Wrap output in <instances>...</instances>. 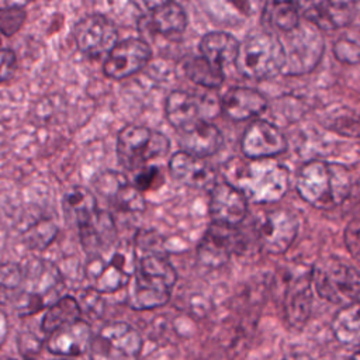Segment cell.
<instances>
[{"label":"cell","mask_w":360,"mask_h":360,"mask_svg":"<svg viewBox=\"0 0 360 360\" xmlns=\"http://www.w3.org/2000/svg\"><path fill=\"white\" fill-rule=\"evenodd\" d=\"M353 183L352 173L345 165L314 159L301 166L295 188L309 205L318 210H332L345 204Z\"/></svg>","instance_id":"1"},{"label":"cell","mask_w":360,"mask_h":360,"mask_svg":"<svg viewBox=\"0 0 360 360\" xmlns=\"http://www.w3.org/2000/svg\"><path fill=\"white\" fill-rule=\"evenodd\" d=\"M226 174L228 183L256 204L276 202L288 190V170L276 159H235L228 163Z\"/></svg>","instance_id":"2"},{"label":"cell","mask_w":360,"mask_h":360,"mask_svg":"<svg viewBox=\"0 0 360 360\" xmlns=\"http://www.w3.org/2000/svg\"><path fill=\"white\" fill-rule=\"evenodd\" d=\"M136 267L129 281L128 304L138 311L165 305L172 295L177 273L163 252H135Z\"/></svg>","instance_id":"3"},{"label":"cell","mask_w":360,"mask_h":360,"mask_svg":"<svg viewBox=\"0 0 360 360\" xmlns=\"http://www.w3.org/2000/svg\"><path fill=\"white\" fill-rule=\"evenodd\" d=\"M136 267L134 243L118 239L108 250L87 259L86 277L93 291L114 292L128 285Z\"/></svg>","instance_id":"4"},{"label":"cell","mask_w":360,"mask_h":360,"mask_svg":"<svg viewBox=\"0 0 360 360\" xmlns=\"http://www.w3.org/2000/svg\"><path fill=\"white\" fill-rule=\"evenodd\" d=\"M235 65L245 77L266 80L281 73L284 52L277 35L271 32H252L240 44Z\"/></svg>","instance_id":"5"},{"label":"cell","mask_w":360,"mask_h":360,"mask_svg":"<svg viewBox=\"0 0 360 360\" xmlns=\"http://www.w3.org/2000/svg\"><path fill=\"white\" fill-rule=\"evenodd\" d=\"M311 281L329 302L347 305L360 301V271L338 257L319 260L311 271Z\"/></svg>","instance_id":"6"},{"label":"cell","mask_w":360,"mask_h":360,"mask_svg":"<svg viewBox=\"0 0 360 360\" xmlns=\"http://www.w3.org/2000/svg\"><path fill=\"white\" fill-rule=\"evenodd\" d=\"M169 148L166 135L136 124L124 127L117 138L118 162L127 170L143 169L148 162L165 156Z\"/></svg>","instance_id":"7"},{"label":"cell","mask_w":360,"mask_h":360,"mask_svg":"<svg viewBox=\"0 0 360 360\" xmlns=\"http://www.w3.org/2000/svg\"><path fill=\"white\" fill-rule=\"evenodd\" d=\"M280 39L284 52V66L281 73L298 76L311 72L322 59L325 42L321 31L309 21L298 24L297 28L284 34Z\"/></svg>","instance_id":"8"},{"label":"cell","mask_w":360,"mask_h":360,"mask_svg":"<svg viewBox=\"0 0 360 360\" xmlns=\"http://www.w3.org/2000/svg\"><path fill=\"white\" fill-rule=\"evenodd\" d=\"M22 271V291L14 305L21 315H28L46 305V298L58 291L62 278L53 263L42 259L30 260Z\"/></svg>","instance_id":"9"},{"label":"cell","mask_w":360,"mask_h":360,"mask_svg":"<svg viewBox=\"0 0 360 360\" xmlns=\"http://www.w3.org/2000/svg\"><path fill=\"white\" fill-rule=\"evenodd\" d=\"M141 335L125 322L104 325L90 342V360H138Z\"/></svg>","instance_id":"10"},{"label":"cell","mask_w":360,"mask_h":360,"mask_svg":"<svg viewBox=\"0 0 360 360\" xmlns=\"http://www.w3.org/2000/svg\"><path fill=\"white\" fill-rule=\"evenodd\" d=\"M73 37L77 48L90 58L108 53L118 42V31L103 14H89L76 22Z\"/></svg>","instance_id":"11"},{"label":"cell","mask_w":360,"mask_h":360,"mask_svg":"<svg viewBox=\"0 0 360 360\" xmlns=\"http://www.w3.org/2000/svg\"><path fill=\"white\" fill-rule=\"evenodd\" d=\"M297 217L284 208L266 212L257 224V239L271 255H281L292 245L298 233Z\"/></svg>","instance_id":"12"},{"label":"cell","mask_w":360,"mask_h":360,"mask_svg":"<svg viewBox=\"0 0 360 360\" xmlns=\"http://www.w3.org/2000/svg\"><path fill=\"white\" fill-rule=\"evenodd\" d=\"M152 56L150 46L141 38H127L114 45L103 63V72L110 79H125L146 66Z\"/></svg>","instance_id":"13"},{"label":"cell","mask_w":360,"mask_h":360,"mask_svg":"<svg viewBox=\"0 0 360 360\" xmlns=\"http://www.w3.org/2000/svg\"><path fill=\"white\" fill-rule=\"evenodd\" d=\"M212 104L205 96L173 90L166 98L165 112L170 125L180 131L198 121H207V118L214 117L215 108H212Z\"/></svg>","instance_id":"14"},{"label":"cell","mask_w":360,"mask_h":360,"mask_svg":"<svg viewBox=\"0 0 360 360\" xmlns=\"http://www.w3.org/2000/svg\"><path fill=\"white\" fill-rule=\"evenodd\" d=\"M240 148L248 159H273L287 149V141L274 124L256 120L245 129Z\"/></svg>","instance_id":"15"},{"label":"cell","mask_w":360,"mask_h":360,"mask_svg":"<svg viewBox=\"0 0 360 360\" xmlns=\"http://www.w3.org/2000/svg\"><path fill=\"white\" fill-rule=\"evenodd\" d=\"M94 186L114 208L122 212H142L145 210L142 193L120 172H103L94 180Z\"/></svg>","instance_id":"16"},{"label":"cell","mask_w":360,"mask_h":360,"mask_svg":"<svg viewBox=\"0 0 360 360\" xmlns=\"http://www.w3.org/2000/svg\"><path fill=\"white\" fill-rule=\"evenodd\" d=\"M212 222L236 228L248 214V200L228 181H218L210 190Z\"/></svg>","instance_id":"17"},{"label":"cell","mask_w":360,"mask_h":360,"mask_svg":"<svg viewBox=\"0 0 360 360\" xmlns=\"http://www.w3.org/2000/svg\"><path fill=\"white\" fill-rule=\"evenodd\" d=\"M238 240L239 233L236 228L212 222L197 248V256L205 266L218 267L236 250L239 246Z\"/></svg>","instance_id":"18"},{"label":"cell","mask_w":360,"mask_h":360,"mask_svg":"<svg viewBox=\"0 0 360 360\" xmlns=\"http://www.w3.org/2000/svg\"><path fill=\"white\" fill-rule=\"evenodd\" d=\"M169 170L176 180L193 188L211 190L218 183L217 170L205 159L184 150H179L170 158Z\"/></svg>","instance_id":"19"},{"label":"cell","mask_w":360,"mask_h":360,"mask_svg":"<svg viewBox=\"0 0 360 360\" xmlns=\"http://www.w3.org/2000/svg\"><path fill=\"white\" fill-rule=\"evenodd\" d=\"M80 243L89 257L108 250L117 240L118 233L112 215L97 210L91 217L77 225Z\"/></svg>","instance_id":"20"},{"label":"cell","mask_w":360,"mask_h":360,"mask_svg":"<svg viewBox=\"0 0 360 360\" xmlns=\"http://www.w3.org/2000/svg\"><path fill=\"white\" fill-rule=\"evenodd\" d=\"M187 27V15L183 7L174 1H163L155 4L146 15L139 21L143 32L160 35H179Z\"/></svg>","instance_id":"21"},{"label":"cell","mask_w":360,"mask_h":360,"mask_svg":"<svg viewBox=\"0 0 360 360\" xmlns=\"http://www.w3.org/2000/svg\"><path fill=\"white\" fill-rule=\"evenodd\" d=\"M311 274L292 278L285 290L284 315L285 321L294 329H302L308 322L312 307Z\"/></svg>","instance_id":"22"},{"label":"cell","mask_w":360,"mask_h":360,"mask_svg":"<svg viewBox=\"0 0 360 360\" xmlns=\"http://www.w3.org/2000/svg\"><path fill=\"white\" fill-rule=\"evenodd\" d=\"M180 143L184 152L195 158L205 159L221 149L224 136L214 124L208 121H198L180 129Z\"/></svg>","instance_id":"23"},{"label":"cell","mask_w":360,"mask_h":360,"mask_svg":"<svg viewBox=\"0 0 360 360\" xmlns=\"http://www.w3.org/2000/svg\"><path fill=\"white\" fill-rule=\"evenodd\" d=\"M302 14L319 31H332L350 24L354 15V3L315 1L307 4Z\"/></svg>","instance_id":"24"},{"label":"cell","mask_w":360,"mask_h":360,"mask_svg":"<svg viewBox=\"0 0 360 360\" xmlns=\"http://www.w3.org/2000/svg\"><path fill=\"white\" fill-rule=\"evenodd\" d=\"M219 107L228 118L245 121L262 114L267 107V100L255 89L233 87L224 94Z\"/></svg>","instance_id":"25"},{"label":"cell","mask_w":360,"mask_h":360,"mask_svg":"<svg viewBox=\"0 0 360 360\" xmlns=\"http://www.w3.org/2000/svg\"><path fill=\"white\" fill-rule=\"evenodd\" d=\"M91 342L90 325L86 321H76L49 333L46 347L60 356H79L89 350Z\"/></svg>","instance_id":"26"},{"label":"cell","mask_w":360,"mask_h":360,"mask_svg":"<svg viewBox=\"0 0 360 360\" xmlns=\"http://www.w3.org/2000/svg\"><path fill=\"white\" fill-rule=\"evenodd\" d=\"M239 44L240 42L233 35L222 31H214L201 38L200 53L207 62L224 70L225 66L235 63Z\"/></svg>","instance_id":"27"},{"label":"cell","mask_w":360,"mask_h":360,"mask_svg":"<svg viewBox=\"0 0 360 360\" xmlns=\"http://www.w3.org/2000/svg\"><path fill=\"white\" fill-rule=\"evenodd\" d=\"M330 329L342 345L360 346V301L343 305L335 314Z\"/></svg>","instance_id":"28"},{"label":"cell","mask_w":360,"mask_h":360,"mask_svg":"<svg viewBox=\"0 0 360 360\" xmlns=\"http://www.w3.org/2000/svg\"><path fill=\"white\" fill-rule=\"evenodd\" d=\"M62 208L66 219L73 222L76 226L98 210L94 194L82 186L72 187L65 193Z\"/></svg>","instance_id":"29"},{"label":"cell","mask_w":360,"mask_h":360,"mask_svg":"<svg viewBox=\"0 0 360 360\" xmlns=\"http://www.w3.org/2000/svg\"><path fill=\"white\" fill-rule=\"evenodd\" d=\"M80 307L76 298L73 297H62L56 300L45 312L42 319V330L46 333H52L53 330L70 325L80 319Z\"/></svg>","instance_id":"30"},{"label":"cell","mask_w":360,"mask_h":360,"mask_svg":"<svg viewBox=\"0 0 360 360\" xmlns=\"http://www.w3.org/2000/svg\"><path fill=\"white\" fill-rule=\"evenodd\" d=\"M263 17L267 24L280 32L287 34L300 24L298 4L292 1H267L264 4Z\"/></svg>","instance_id":"31"},{"label":"cell","mask_w":360,"mask_h":360,"mask_svg":"<svg viewBox=\"0 0 360 360\" xmlns=\"http://www.w3.org/2000/svg\"><path fill=\"white\" fill-rule=\"evenodd\" d=\"M184 72L190 80L205 89H218L225 79L222 69L211 65L201 56L190 58L184 65Z\"/></svg>","instance_id":"32"},{"label":"cell","mask_w":360,"mask_h":360,"mask_svg":"<svg viewBox=\"0 0 360 360\" xmlns=\"http://www.w3.org/2000/svg\"><path fill=\"white\" fill-rule=\"evenodd\" d=\"M24 271L18 263L0 264V305L14 304L22 291Z\"/></svg>","instance_id":"33"},{"label":"cell","mask_w":360,"mask_h":360,"mask_svg":"<svg viewBox=\"0 0 360 360\" xmlns=\"http://www.w3.org/2000/svg\"><path fill=\"white\" fill-rule=\"evenodd\" d=\"M333 53L343 63H360V27H354L340 35L333 45Z\"/></svg>","instance_id":"34"},{"label":"cell","mask_w":360,"mask_h":360,"mask_svg":"<svg viewBox=\"0 0 360 360\" xmlns=\"http://www.w3.org/2000/svg\"><path fill=\"white\" fill-rule=\"evenodd\" d=\"M25 21V10L18 6L0 8V34L6 37L14 35Z\"/></svg>","instance_id":"35"},{"label":"cell","mask_w":360,"mask_h":360,"mask_svg":"<svg viewBox=\"0 0 360 360\" xmlns=\"http://www.w3.org/2000/svg\"><path fill=\"white\" fill-rule=\"evenodd\" d=\"M330 128L343 136L350 138H360V112L349 111L338 115L332 124Z\"/></svg>","instance_id":"36"},{"label":"cell","mask_w":360,"mask_h":360,"mask_svg":"<svg viewBox=\"0 0 360 360\" xmlns=\"http://www.w3.org/2000/svg\"><path fill=\"white\" fill-rule=\"evenodd\" d=\"M56 228L53 224L51 222H39L35 226H32L30 229V236H28V242L31 246H35L38 249H42V246H46L55 236L56 233Z\"/></svg>","instance_id":"37"},{"label":"cell","mask_w":360,"mask_h":360,"mask_svg":"<svg viewBox=\"0 0 360 360\" xmlns=\"http://www.w3.org/2000/svg\"><path fill=\"white\" fill-rule=\"evenodd\" d=\"M345 243L349 253L360 262V217L353 218L345 229Z\"/></svg>","instance_id":"38"},{"label":"cell","mask_w":360,"mask_h":360,"mask_svg":"<svg viewBox=\"0 0 360 360\" xmlns=\"http://www.w3.org/2000/svg\"><path fill=\"white\" fill-rule=\"evenodd\" d=\"M159 181H160V172L158 167L152 166V167H145L138 173V176L135 177L134 186L139 191H146L153 188Z\"/></svg>","instance_id":"39"},{"label":"cell","mask_w":360,"mask_h":360,"mask_svg":"<svg viewBox=\"0 0 360 360\" xmlns=\"http://www.w3.org/2000/svg\"><path fill=\"white\" fill-rule=\"evenodd\" d=\"M17 68V58L11 49L0 48V83L8 80Z\"/></svg>","instance_id":"40"},{"label":"cell","mask_w":360,"mask_h":360,"mask_svg":"<svg viewBox=\"0 0 360 360\" xmlns=\"http://www.w3.org/2000/svg\"><path fill=\"white\" fill-rule=\"evenodd\" d=\"M345 202H350V211H356L360 210V181L353 183L350 194L347 197V200Z\"/></svg>","instance_id":"41"},{"label":"cell","mask_w":360,"mask_h":360,"mask_svg":"<svg viewBox=\"0 0 360 360\" xmlns=\"http://www.w3.org/2000/svg\"><path fill=\"white\" fill-rule=\"evenodd\" d=\"M281 360H311V357H308L307 354H301V353H294V354H288V356L283 357Z\"/></svg>","instance_id":"42"},{"label":"cell","mask_w":360,"mask_h":360,"mask_svg":"<svg viewBox=\"0 0 360 360\" xmlns=\"http://www.w3.org/2000/svg\"><path fill=\"white\" fill-rule=\"evenodd\" d=\"M349 360H360V352H356L352 354V357Z\"/></svg>","instance_id":"43"},{"label":"cell","mask_w":360,"mask_h":360,"mask_svg":"<svg viewBox=\"0 0 360 360\" xmlns=\"http://www.w3.org/2000/svg\"><path fill=\"white\" fill-rule=\"evenodd\" d=\"M3 240H4V235L1 233V228H0V249H1V245H3Z\"/></svg>","instance_id":"44"},{"label":"cell","mask_w":360,"mask_h":360,"mask_svg":"<svg viewBox=\"0 0 360 360\" xmlns=\"http://www.w3.org/2000/svg\"><path fill=\"white\" fill-rule=\"evenodd\" d=\"M0 44H1V39H0Z\"/></svg>","instance_id":"45"}]
</instances>
